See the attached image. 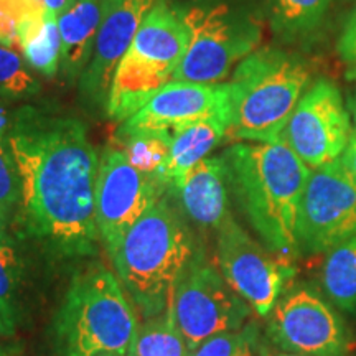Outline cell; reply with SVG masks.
Instances as JSON below:
<instances>
[{
	"instance_id": "6da1fadb",
	"label": "cell",
	"mask_w": 356,
	"mask_h": 356,
	"mask_svg": "<svg viewBox=\"0 0 356 356\" xmlns=\"http://www.w3.org/2000/svg\"><path fill=\"white\" fill-rule=\"evenodd\" d=\"M7 142L20 175L22 222L66 254H88L99 238L96 184L99 159L74 118L24 109Z\"/></svg>"
},
{
	"instance_id": "7a4b0ae2",
	"label": "cell",
	"mask_w": 356,
	"mask_h": 356,
	"mask_svg": "<svg viewBox=\"0 0 356 356\" xmlns=\"http://www.w3.org/2000/svg\"><path fill=\"white\" fill-rule=\"evenodd\" d=\"M221 157L229 190L264 246L287 261L300 256L297 220L310 168L282 140L238 142Z\"/></svg>"
},
{
	"instance_id": "3957f363",
	"label": "cell",
	"mask_w": 356,
	"mask_h": 356,
	"mask_svg": "<svg viewBox=\"0 0 356 356\" xmlns=\"http://www.w3.org/2000/svg\"><path fill=\"white\" fill-rule=\"evenodd\" d=\"M191 256L188 231L163 197L140 216L111 254L119 282L147 320L167 310Z\"/></svg>"
},
{
	"instance_id": "277c9868",
	"label": "cell",
	"mask_w": 356,
	"mask_h": 356,
	"mask_svg": "<svg viewBox=\"0 0 356 356\" xmlns=\"http://www.w3.org/2000/svg\"><path fill=\"white\" fill-rule=\"evenodd\" d=\"M136 312L118 277L104 266L73 275L51 327V356H127Z\"/></svg>"
},
{
	"instance_id": "5b68a950",
	"label": "cell",
	"mask_w": 356,
	"mask_h": 356,
	"mask_svg": "<svg viewBox=\"0 0 356 356\" xmlns=\"http://www.w3.org/2000/svg\"><path fill=\"white\" fill-rule=\"evenodd\" d=\"M309 81L310 66L302 56L273 47L257 48L236 66L229 81L228 137L241 142L280 140Z\"/></svg>"
},
{
	"instance_id": "8992f818",
	"label": "cell",
	"mask_w": 356,
	"mask_h": 356,
	"mask_svg": "<svg viewBox=\"0 0 356 356\" xmlns=\"http://www.w3.org/2000/svg\"><path fill=\"white\" fill-rule=\"evenodd\" d=\"M178 12L190 38L172 81L222 83L259 48L261 22L243 8L226 2H198Z\"/></svg>"
},
{
	"instance_id": "52a82bcc",
	"label": "cell",
	"mask_w": 356,
	"mask_h": 356,
	"mask_svg": "<svg viewBox=\"0 0 356 356\" xmlns=\"http://www.w3.org/2000/svg\"><path fill=\"white\" fill-rule=\"evenodd\" d=\"M170 307L188 351L208 338L243 328L252 310L202 256H191L181 270Z\"/></svg>"
},
{
	"instance_id": "ba28073f",
	"label": "cell",
	"mask_w": 356,
	"mask_h": 356,
	"mask_svg": "<svg viewBox=\"0 0 356 356\" xmlns=\"http://www.w3.org/2000/svg\"><path fill=\"white\" fill-rule=\"evenodd\" d=\"M355 236L356 177L341 160L310 170L297 220L300 254L328 252Z\"/></svg>"
},
{
	"instance_id": "9c48e42d",
	"label": "cell",
	"mask_w": 356,
	"mask_h": 356,
	"mask_svg": "<svg viewBox=\"0 0 356 356\" xmlns=\"http://www.w3.org/2000/svg\"><path fill=\"white\" fill-rule=\"evenodd\" d=\"M165 188L159 173L134 168L122 149L108 147L102 152L96 184V220L97 233L109 254L140 216L163 197Z\"/></svg>"
},
{
	"instance_id": "30bf717a",
	"label": "cell",
	"mask_w": 356,
	"mask_h": 356,
	"mask_svg": "<svg viewBox=\"0 0 356 356\" xmlns=\"http://www.w3.org/2000/svg\"><path fill=\"white\" fill-rule=\"evenodd\" d=\"M216 259L226 282L259 317L273 312L296 273L291 261L262 248L233 218L218 229Z\"/></svg>"
},
{
	"instance_id": "8fae6325",
	"label": "cell",
	"mask_w": 356,
	"mask_h": 356,
	"mask_svg": "<svg viewBox=\"0 0 356 356\" xmlns=\"http://www.w3.org/2000/svg\"><path fill=\"white\" fill-rule=\"evenodd\" d=\"M353 132L340 89L332 81L320 79L300 97L280 140L315 170L340 160Z\"/></svg>"
},
{
	"instance_id": "7c38bea8",
	"label": "cell",
	"mask_w": 356,
	"mask_h": 356,
	"mask_svg": "<svg viewBox=\"0 0 356 356\" xmlns=\"http://www.w3.org/2000/svg\"><path fill=\"white\" fill-rule=\"evenodd\" d=\"M267 330L279 348L304 356H343L351 346L348 328L317 292L300 287L280 297Z\"/></svg>"
},
{
	"instance_id": "4fadbf2b",
	"label": "cell",
	"mask_w": 356,
	"mask_h": 356,
	"mask_svg": "<svg viewBox=\"0 0 356 356\" xmlns=\"http://www.w3.org/2000/svg\"><path fill=\"white\" fill-rule=\"evenodd\" d=\"M213 118L228 119L231 124L229 83L170 81L160 88L139 113L122 122L119 136L139 131L173 132Z\"/></svg>"
},
{
	"instance_id": "5bb4252c",
	"label": "cell",
	"mask_w": 356,
	"mask_h": 356,
	"mask_svg": "<svg viewBox=\"0 0 356 356\" xmlns=\"http://www.w3.org/2000/svg\"><path fill=\"white\" fill-rule=\"evenodd\" d=\"M155 2L157 0H101L95 53L79 81L89 104L108 106L115 70Z\"/></svg>"
},
{
	"instance_id": "9a60e30c",
	"label": "cell",
	"mask_w": 356,
	"mask_h": 356,
	"mask_svg": "<svg viewBox=\"0 0 356 356\" xmlns=\"http://www.w3.org/2000/svg\"><path fill=\"white\" fill-rule=\"evenodd\" d=\"M188 29L178 8L168 0H157L126 55L172 79L188 48Z\"/></svg>"
},
{
	"instance_id": "2e32d148",
	"label": "cell",
	"mask_w": 356,
	"mask_h": 356,
	"mask_svg": "<svg viewBox=\"0 0 356 356\" xmlns=\"http://www.w3.org/2000/svg\"><path fill=\"white\" fill-rule=\"evenodd\" d=\"M172 188L184 211L200 228L218 231L231 218L228 172L222 157L203 159Z\"/></svg>"
},
{
	"instance_id": "e0dca14e",
	"label": "cell",
	"mask_w": 356,
	"mask_h": 356,
	"mask_svg": "<svg viewBox=\"0 0 356 356\" xmlns=\"http://www.w3.org/2000/svg\"><path fill=\"white\" fill-rule=\"evenodd\" d=\"M101 22V0H73L58 15L61 35V70L70 81L81 78L92 53Z\"/></svg>"
},
{
	"instance_id": "ac0fdd59",
	"label": "cell",
	"mask_w": 356,
	"mask_h": 356,
	"mask_svg": "<svg viewBox=\"0 0 356 356\" xmlns=\"http://www.w3.org/2000/svg\"><path fill=\"white\" fill-rule=\"evenodd\" d=\"M228 131L229 121L222 118L198 121L173 131L170 152L159 172L167 186L172 188V185H175L186 172L191 170L203 159H207V155L225 137H228Z\"/></svg>"
},
{
	"instance_id": "d6986e66",
	"label": "cell",
	"mask_w": 356,
	"mask_h": 356,
	"mask_svg": "<svg viewBox=\"0 0 356 356\" xmlns=\"http://www.w3.org/2000/svg\"><path fill=\"white\" fill-rule=\"evenodd\" d=\"M170 79L131 56H124L111 84L106 111L114 122H126L139 113Z\"/></svg>"
},
{
	"instance_id": "ffe728a7",
	"label": "cell",
	"mask_w": 356,
	"mask_h": 356,
	"mask_svg": "<svg viewBox=\"0 0 356 356\" xmlns=\"http://www.w3.org/2000/svg\"><path fill=\"white\" fill-rule=\"evenodd\" d=\"M17 42L30 68L43 76H56L61 65V35L58 13L33 12L17 22Z\"/></svg>"
},
{
	"instance_id": "44dd1931",
	"label": "cell",
	"mask_w": 356,
	"mask_h": 356,
	"mask_svg": "<svg viewBox=\"0 0 356 356\" xmlns=\"http://www.w3.org/2000/svg\"><path fill=\"white\" fill-rule=\"evenodd\" d=\"M332 0H267L270 29L284 42H302L320 29Z\"/></svg>"
},
{
	"instance_id": "7402d4cb",
	"label": "cell",
	"mask_w": 356,
	"mask_h": 356,
	"mask_svg": "<svg viewBox=\"0 0 356 356\" xmlns=\"http://www.w3.org/2000/svg\"><path fill=\"white\" fill-rule=\"evenodd\" d=\"M325 296L338 309L356 312V236L337 244L325 256L320 274Z\"/></svg>"
},
{
	"instance_id": "603a6c76",
	"label": "cell",
	"mask_w": 356,
	"mask_h": 356,
	"mask_svg": "<svg viewBox=\"0 0 356 356\" xmlns=\"http://www.w3.org/2000/svg\"><path fill=\"white\" fill-rule=\"evenodd\" d=\"M188 346L168 304L163 314L149 318L137 330L127 356H188Z\"/></svg>"
},
{
	"instance_id": "cb8c5ba5",
	"label": "cell",
	"mask_w": 356,
	"mask_h": 356,
	"mask_svg": "<svg viewBox=\"0 0 356 356\" xmlns=\"http://www.w3.org/2000/svg\"><path fill=\"white\" fill-rule=\"evenodd\" d=\"M122 137L124 154L129 163L144 173H159L170 152L172 132L139 131Z\"/></svg>"
},
{
	"instance_id": "d4e9b609",
	"label": "cell",
	"mask_w": 356,
	"mask_h": 356,
	"mask_svg": "<svg viewBox=\"0 0 356 356\" xmlns=\"http://www.w3.org/2000/svg\"><path fill=\"white\" fill-rule=\"evenodd\" d=\"M40 83L20 55L0 47V99H29L38 95Z\"/></svg>"
},
{
	"instance_id": "484cf974",
	"label": "cell",
	"mask_w": 356,
	"mask_h": 356,
	"mask_svg": "<svg viewBox=\"0 0 356 356\" xmlns=\"http://www.w3.org/2000/svg\"><path fill=\"white\" fill-rule=\"evenodd\" d=\"M188 356H259L257 328L246 325L239 330L220 333L200 343Z\"/></svg>"
},
{
	"instance_id": "4316f807",
	"label": "cell",
	"mask_w": 356,
	"mask_h": 356,
	"mask_svg": "<svg viewBox=\"0 0 356 356\" xmlns=\"http://www.w3.org/2000/svg\"><path fill=\"white\" fill-rule=\"evenodd\" d=\"M22 264L15 249L0 243V317L12 332L15 320V296Z\"/></svg>"
},
{
	"instance_id": "83f0119b",
	"label": "cell",
	"mask_w": 356,
	"mask_h": 356,
	"mask_svg": "<svg viewBox=\"0 0 356 356\" xmlns=\"http://www.w3.org/2000/svg\"><path fill=\"white\" fill-rule=\"evenodd\" d=\"M20 203V175L7 139L0 140V207L10 211Z\"/></svg>"
},
{
	"instance_id": "f1b7e54d",
	"label": "cell",
	"mask_w": 356,
	"mask_h": 356,
	"mask_svg": "<svg viewBox=\"0 0 356 356\" xmlns=\"http://www.w3.org/2000/svg\"><path fill=\"white\" fill-rule=\"evenodd\" d=\"M0 47L19 50L17 42V19L6 0H0Z\"/></svg>"
},
{
	"instance_id": "f546056e",
	"label": "cell",
	"mask_w": 356,
	"mask_h": 356,
	"mask_svg": "<svg viewBox=\"0 0 356 356\" xmlns=\"http://www.w3.org/2000/svg\"><path fill=\"white\" fill-rule=\"evenodd\" d=\"M337 51L346 63L356 65V10L346 22L343 32L337 43Z\"/></svg>"
},
{
	"instance_id": "4dcf8cb0",
	"label": "cell",
	"mask_w": 356,
	"mask_h": 356,
	"mask_svg": "<svg viewBox=\"0 0 356 356\" xmlns=\"http://www.w3.org/2000/svg\"><path fill=\"white\" fill-rule=\"evenodd\" d=\"M341 163L356 177V132H353L351 139L346 145L343 155H341Z\"/></svg>"
},
{
	"instance_id": "1f68e13d",
	"label": "cell",
	"mask_w": 356,
	"mask_h": 356,
	"mask_svg": "<svg viewBox=\"0 0 356 356\" xmlns=\"http://www.w3.org/2000/svg\"><path fill=\"white\" fill-rule=\"evenodd\" d=\"M12 126H13V124H12L10 113H8L6 104L0 101V140H6V134L8 136V132H10Z\"/></svg>"
},
{
	"instance_id": "d6a6232c",
	"label": "cell",
	"mask_w": 356,
	"mask_h": 356,
	"mask_svg": "<svg viewBox=\"0 0 356 356\" xmlns=\"http://www.w3.org/2000/svg\"><path fill=\"white\" fill-rule=\"evenodd\" d=\"M37 2L42 3L47 10L55 12L60 15L61 12H65L66 8L71 6V2H73V0H37Z\"/></svg>"
},
{
	"instance_id": "836d02e7",
	"label": "cell",
	"mask_w": 356,
	"mask_h": 356,
	"mask_svg": "<svg viewBox=\"0 0 356 356\" xmlns=\"http://www.w3.org/2000/svg\"><path fill=\"white\" fill-rule=\"evenodd\" d=\"M346 108H348V113L351 115V121L356 124V89L348 96V101H346Z\"/></svg>"
},
{
	"instance_id": "e575fe53",
	"label": "cell",
	"mask_w": 356,
	"mask_h": 356,
	"mask_svg": "<svg viewBox=\"0 0 356 356\" xmlns=\"http://www.w3.org/2000/svg\"><path fill=\"white\" fill-rule=\"evenodd\" d=\"M7 213L0 207V243L6 241V228H7Z\"/></svg>"
},
{
	"instance_id": "d590c367",
	"label": "cell",
	"mask_w": 356,
	"mask_h": 356,
	"mask_svg": "<svg viewBox=\"0 0 356 356\" xmlns=\"http://www.w3.org/2000/svg\"><path fill=\"white\" fill-rule=\"evenodd\" d=\"M346 78L351 79V81H356V65H351V68L346 71Z\"/></svg>"
},
{
	"instance_id": "8d00e7d4",
	"label": "cell",
	"mask_w": 356,
	"mask_h": 356,
	"mask_svg": "<svg viewBox=\"0 0 356 356\" xmlns=\"http://www.w3.org/2000/svg\"><path fill=\"white\" fill-rule=\"evenodd\" d=\"M7 333H10V330H8L6 322H3L2 317H0V335H7Z\"/></svg>"
},
{
	"instance_id": "74e56055",
	"label": "cell",
	"mask_w": 356,
	"mask_h": 356,
	"mask_svg": "<svg viewBox=\"0 0 356 356\" xmlns=\"http://www.w3.org/2000/svg\"><path fill=\"white\" fill-rule=\"evenodd\" d=\"M277 356H304V355H297V353H282V355H277Z\"/></svg>"
},
{
	"instance_id": "f35d334b",
	"label": "cell",
	"mask_w": 356,
	"mask_h": 356,
	"mask_svg": "<svg viewBox=\"0 0 356 356\" xmlns=\"http://www.w3.org/2000/svg\"><path fill=\"white\" fill-rule=\"evenodd\" d=\"M102 356H122V355H102Z\"/></svg>"
}]
</instances>
